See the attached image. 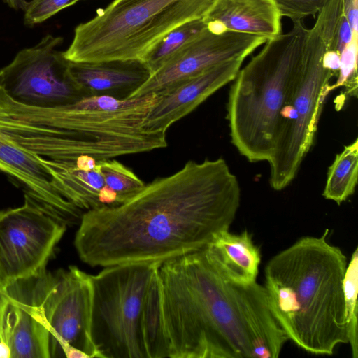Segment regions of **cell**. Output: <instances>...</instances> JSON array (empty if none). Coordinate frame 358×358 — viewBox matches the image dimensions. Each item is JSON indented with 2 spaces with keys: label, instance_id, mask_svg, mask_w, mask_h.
I'll return each instance as SVG.
<instances>
[{
  "label": "cell",
  "instance_id": "9",
  "mask_svg": "<svg viewBox=\"0 0 358 358\" xmlns=\"http://www.w3.org/2000/svg\"><path fill=\"white\" fill-rule=\"evenodd\" d=\"M50 357L101 358L92 337V275L75 266L38 273Z\"/></svg>",
  "mask_w": 358,
  "mask_h": 358
},
{
  "label": "cell",
  "instance_id": "12",
  "mask_svg": "<svg viewBox=\"0 0 358 358\" xmlns=\"http://www.w3.org/2000/svg\"><path fill=\"white\" fill-rule=\"evenodd\" d=\"M268 39L262 35L231 31L214 34L206 27L152 73L128 98L157 93L175 83L224 62L244 60Z\"/></svg>",
  "mask_w": 358,
  "mask_h": 358
},
{
  "label": "cell",
  "instance_id": "15",
  "mask_svg": "<svg viewBox=\"0 0 358 358\" xmlns=\"http://www.w3.org/2000/svg\"><path fill=\"white\" fill-rule=\"evenodd\" d=\"M243 61L236 59L217 64L157 92L158 100L145 120V127L166 132L173 123L232 82Z\"/></svg>",
  "mask_w": 358,
  "mask_h": 358
},
{
  "label": "cell",
  "instance_id": "1",
  "mask_svg": "<svg viewBox=\"0 0 358 358\" xmlns=\"http://www.w3.org/2000/svg\"><path fill=\"white\" fill-rule=\"evenodd\" d=\"M241 196L238 180L224 159L189 160L120 205L84 212L74 246L91 266L162 264L201 249L229 229Z\"/></svg>",
  "mask_w": 358,
  "mask_h": 358
},
{
  "label": "cell",
  "instance_id": "16",
  "mask_svg": "<svg viewBox=\"0 0 358 358\" xmlns=\"http://www.w3.org/2000/svg\"><path fill=\"white\" fill-rule=\"evenodd\" d=\"M68 73L80 98L109 96L118 99H127L151 76L141 59L68 61Z\"/></svg>",
  "mask_w": 358,
  "mask_h": 358
},
{
  "label": "cell",
  "instance_id": "8",
  "mask_svg": "<svg viewBox=\"0 0 358 358\" xmlns=\"http://www.w3.org/2000/svg\"><path fill=\"white\" fill-rule=\"evenodd\" d=\"M160 264H120L92 275V337L101 358H147L143 319Z\"/></svg>",
  "mask_w": 358,
  "mask_h": 358
},
{
  "label": "cell",
  "instance_id": "29",
  "mask_svg": "<svg viewBox=\"0 0 358 358\" xmlns=\"http://www.w3.org/2000/svg\"><path fill=\"white\" fill-rule=\"evenodd\" d=\"M358 0H343V13L348 19L353 32H357Z\"/></svg>",
  "mask_w": 358,
  "mask_h": 358
},
{
  "label": "cell",
  "instance_id": "18",
  "mask_svg": "<svg viewBox=\"0 0 358 358\" xmlns=\"http://www.w3.org/2000/svg\"><path fill=\"white\" fill-rule=\"evenodd\" d=\"M203 249L213 268L227 280L241 285L256 282L261 253L247 229L238 234L221 231Z\"/></svg>",
  "mask_w": 358,
  "mask_h": 358
},
{
  "label": "cell",
  "instance_id": "30",
  "mask_svg": "<svg viewBox=\"0 0 358 358\" xmlns=\"http://www.w3.org/2000/svg\"><path fill=\"white\" fill-rule=\"evenodd\" d=\"M73 162L77 167L84 170L92 169L97 164V161L96 159L87 155L80 156L73 160Z\"/></svg>",
  "mask_w": 358,
  "mask_h": 358
},
{
  "label": "cell",
  "instance_id": "22",
  "mask_svg": "<svg viewBox=\"0 0 358 358\" xmlns=\"http://www.w3.org/2000/svg\"><path fill=\"white\" fill-rule=\"evenodd\" d=\"M203 18L182 23L153 44L142 57L151 75L206 29Z\"/></svg>",
  "mask_w": 358,
  "mask_h": 358
},
{
  "label": "cell",
  "instance_id": "4",
  "mask_svg": "<svg viewBox=\"0 0 358 358\" xmlns=\"http://www.w3.org/2000/svg\"><path fill=\"white\" fill-rule=\"evenodd\" d=\"M328 233L299 239L264 271L270 308L288 340L317 355H331L348 343L343 286L347 258L328 242Z\"/></svg>",
  "mask_w": 358,
  "mask_h": 358
},
{
  "label": "cell",
  "instance_id": "2",
  "mask_svg": "<svg viewBox=\"0 0 358 358\" xmlns=\"http://www.w3.org/2000/svg\"><path fill=\"white\" fill-rule=\"evenodd\" d=\"M171 358H277L288 341L264 286L231 282L203 248L159 267Z\"/></svg>",
  "mask_w": 358,
  "mask_h": 358
},
{
  "label": "cell",
  "instance_id": "19",
  "mask_svg": "<svg viewBox=\"0 0 358 358\" xmlns=\"http://www.w3.org/2000/svg\"><path fill=\"white\" fill-rule=\"evenodd\" d=\"M38 160L65 199L83 212L101 208L98 196L105 182L98 162L94 169L84 170L77 167L73 161Z\"/></svg>",
  "mask_w": 358,
  "mask_h": 358
},
{
  "label": "cell",
  "instance_id": "32",
  "mask_svg": "<svg viewBox=\"0 0 358 358\" xmlns=\"http://www.w3.org/2000/svg\"><path fill=\"white\" fill-rule=\"evenodd\" d=\"M0 358H10V352L8 345L0 338Z\"/></svg>",
  "mask_w": 358,
  "mask_h": 358
},
{
  "label": "cell",
  "instance_id": "17",
  "mask_svg": "<svg viewBox=\"0 0 358 358\" xmlns=\"http://www.w3.org/2000/svg\"><path fill=\"white\" fill-rule=\"evenodd\" d=\"M203 20L214 34L231 31L268 38L282 34V16L274 0H215Z\"/></svg>",
  "mask_w": 358,
  "mask_h": 358
},
{
  "label": "cell",
  "instance_id": "13",
  "mask_svg": "<svg viewBox=\"0 0 358 358\" xmlns=\"http://www.w3.org/2000/svg\"><path fill=\"white\" fill-rule=\"evenodd\" d=\"M0 338L10 358H50V332L41 305L38 273L4 287Z\"/></svg>",
  "mask_w": 358,
  "mask_h": 358
},
{
  "label": "cell",
  "instance_id": "31",
  "mask_svg": "<svg viewBox=\"0 0 358 358\" xmlns=\"http://www.w3.org/2000/svg\"><path fill=\"white\" fill-rule=\"evenodd\" d=\"M4 1L11 8L15 10L22 9L24 10L27 2L25 0H4Z\"/></svg>",
  "mask_w": 358,
  "mask_h": 358
},
{
  "label": "cell",
  "instance_id": "27",
  "mask_svg": "<svg viewBox=\"0 0 358 358\" xmlns=\"http://www.w3.org/2000/svg\"><path fill=\"white\" fill-rule=\"evenodd\" d=\"M79 0H32L24 9V22L34 25L46 20L62 9L71 6Z\"/></svg>",
  "mask_w": 358,
  "mask_h": 358
},
{
  "label": "cell",
  "instance_id": "10",
  "mask_svg": "<svg viewBox=\"0 0 358 358\" xmlns=\"http://www.w3.org/2000/svg\"><path fill=\"white\" fill-rule=\"evenodd\" d=\"M66 227L26 196L22 206L1 210V285L45 268Z\"/></svg>",
  "mask_w": 358,
  "mask_h": 358
},
{
  "label": "cell",
  "instance_id": "24",
  "mask_svg": "<svg viewBox=\"0 0 358 358\" xmlns=\"http://www.w3.org/2000/svg\"><path fill=\"white\" fill-rule=\"evenodd\" d=\"M97 162L105 185L117 194V205L128 201L144 187V182L131 169L117 160L110 159Z\"/></svg>",
  "mask_w": 358,
  "mask_h": 358
},
{
  "label": "cell",
  "instance_id": "3",
  "mask_svg": "<svg viewBox=\"0 0 358 358\" xmlns=\"http://www.w3.org/2000/svg\"><path fill=\"white\" fill-rule=\"evenodd\" d=\"M157 93L118 99L80 98L53 107L20 103L0 87V132L38 159L73 161L82 155L103 161L166 148V132L145 120Z\"/></svg>",
  "mask_w": 358,
  "mask_h": 358
},
{
  "label": "cell",
  "instance_id": "20",
  "mask_svg": "<svg viewBox=\"0 0 358 358\" xmlns=\"http://www.w3.org/2000/svg\"><path fill=\"white\" fill-rule=\"evenodd\" d=\"M143 332L147 358H170L171 346L163 317L159 269L148 291L143 319Z\"/></svg>",
  "mask_w": 358,
  "mask_h": 358
},
{
  "label": "cell",
  "instance_id": "26",
  "mask_svg": "<svg viewBox=\"0 0 358 358\" xmlns=\"http://www.w3.org/2000/svg\"><path fill=\"white\" fill-rule=\"evenodd\" d=\"M330 0H274L282 17L292 23L303 22L308 17H315Z\"/></svg>",
  "mask_w": 358,
  "mask_h": 358
},
{
  "label": "cell",
  "instance_id": "7",
  "mask_svg": "<svg viewBox=\"0 0 358 358\" xmlns=\"http://www.w3.org/2000/svg\"><path fill=\"white\" fill-rule=\"evenodd\" d=\"M215 0H114L79 24L66 59L75 62L141 59L164 35L203 18Z\"/></svg>",
  "mask_w": 358,
  "mask_h": 358
},
{
  "label": "cell",
  "instance_id": "14",
  "mask_svg": "<svg viewBox=\"0 0 358 358\" xmlns=\"http://www.w3.org/2000/svg\"><path fill=\"white\" fill-rule=\"evenodd\" d=\"M0 172L16 181L23 188L24 196L66 226L80 223L84 212L61 196L38 158L1 132Z\"/></svg>",
  "mask_w": 358,
  "mask_h": 358
},
{
  "label": "cell",
  "instance_id": "25",
  "mask_svg": "<svg viewBox=\"0 0 358 358\" xmlns=\"http://www.w3.org/2000/svg\"><path fill=\"white\" fill-rule=\"evenodd\" d=\"M357 32H353L350 42L340 55V66L336 84L332 90L340 87L345 88L347 96H357Z\"/></svg>",
  "mask_w": 358,
  "mask_h": 358
},
{
  "label": "cell",
  "instance_id": "28",
  "mask_svg": "<svg viewBox=\"0 0 358 358\" xmlns=\"http://www.w3.org/2000/svg\"><path fill=\"white\" fill-rule=\"evenodd\" d=\"M352 35L353 31L352 27L342 11L336 37L331 50L336 51L341 55L346 45L350 42Z\"/></svg>",
  "mask_w": 358,
  "mask_h": 358
},
{
  "label": "cell",
  "instance_id": "21",
  "mask_svg": "<svg viewBox=\"0 0 358 358\" xmlns=\"http://www.w3.org/2000/svg\"><path fill=\"white\" fill-rule=\"evenodd\" d=\"M358 138L345 145L329 166L322 193L324 199L341 204L355 191L358 177Z\"/></svg>",
  "mask_w": 358,
  "mask_h": 358
},
{
  "label": "cell",
  "instance_id": "23",
  "mask_svg": "<svg viewBox=\"0 0 358 358\" xmlns=\"http://www.w3.org/2000/svg\"><path fill=\"white\" fill-rule=\"evenodd\" d=\"M343 295L348 343L352 357H358V248L352 254L343 278Z\"/></svg>",
  "mask_w": 358,
  "mask_h": 358
},
{
  "label": "cell",
  "instance_id": "6",
  "mask_svg": "<svg viewBox=\"0 0 358 358\" xmlns=\"http://www.w3.org/2000/svg\"><path fill=\"white\" fill-rule=\"evenodd\" d=\"M343 11V0H330L307 29L291 99L274 152L268 162L269 183L275 191L288 187L311 149L324 100L338 73L324 63L331 50Z\"/></svg>",
  "mask_w": 358,
  "mask_h": 358
},
{
  "label": "cell",
  "instance_id": "33",
  "mask_svg": "<svg viewBox=\"0 0 358 358\" xmlns=\"http://www.w3.org/2000/svg\"><path fill=\"white\" fill-rule=\"evenodd\" d=\"M5 299V291L4 287L0 283V314L1 312V309L4 303Z\"/></svg>",
  "mask_w": 358,
  "mask_h": 358
},
{
  "label": "cell",
  "instance_id": "11",
  "mask_svg": "<svg viewBox=\"0 0 358 358\" xmlns=\"http://www.w3.org/2000/svg\"><path fill=\"white\" fill-rule=\"evenodd\" d=\"M61 37L47 35L34 47L23 49L0 69V87L13 100L30 106L53 107L80 97L68 73V60L56 47Z\"/></svg>",
  "mask_w": 358,
  "mask_h": 358
},
{
  "label": "cell",
  "instance_id": "5",
  "mask_svg": "<svg viewBox=\"0 0 358 358\" xmlns=\"http://www.w3.org/2000/svg\"><path fill=\"white\" fill-rule=\"evenodd\" d=\"M292 24L240 69L229 92L231 142L250 162L271 159L291 99L307 31L303 22Z\"/></svg>",
  "mask_w": 358,
  "mask_h": 358
}]
</instances>
